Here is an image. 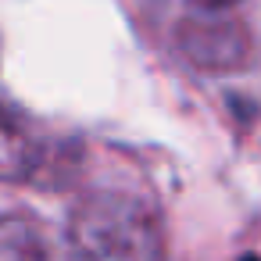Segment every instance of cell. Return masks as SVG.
I'll use <instances>...</instances> for the list:
<instances>
[{
    "instance_id": "6da1fadb",
    "label": "cell",
    "mask_w": 261,
    "mask_h": 261,
    "mask_svg": "<svg viewBox=\"0 0 261 261\" xmlns=\"http://www.w3.org/2000/svg\"><path fill=\"white\" fill-rule=\"evenodd\" d=\"M68 261H165L158 207L118 186L90 190L75 200L65 236Z\"/></svg>"
},
{
    "instance_id": "7a4b0ae2",
    "label": "cell",
    "mask_w": 261,
    "mask_h": 261,
    "mask_svg": "<svg viewBox=\"0 0 261 261\" xmlns=\"http://www.w3.org/2000/svg\"><path fill=\"white\" fill-rule=\"evenodd\" d=\"M186 58L200 68L211 72H225V68H240L247 61V33L232 22H190L179 36Z\"/></svg>"
},
{
    "instance_id": "3957f363",
    "label": "cell",
    "mask_w": 261,
    "mask_h": 261,
    "mask_svg": "<svg viewBox=\"0 0 261 261\" xmlns=\"http://www.w3.org/2000/svg\"><path fill=\"white\" fill-rule=\"evenodd\" d=\"M40 165V143L36 136L0 108V182H22Z\"/></svg>"
},
{
    "instance_id": "277c9868",
    "label": "cell",
    "mask_w": 261,
    "mask_h": 261,
    "mask_svg": "<svg viewBox=\"0 0 261 261\" xmlns=\"http://www.w3.org/2000/svg\"><path fill=\"white\" fill-rule=\"evenodd\" d=\"M0 261H50L43 229L33 218L4 215L0 218Z\"/></svg>"
},
{
    "instance_id": "5b68a950",
    "label": "cell",
    "mask_w": 261,
    "mask_h": 261,
    "mask_svg": "<svg viewBox=\"0 0 261 261\" xmlns=\"http://www.w3.org/2000/svg\"><path fill=\"white\" fill-rule=\"evenodd\" d=\"M200 8H207V11H222V8H232V4H240V0H197Z\"/></svg>"
},
{
    "instance_id": "8992f818",
    "label": "cell",
    "mask_w": 261,
    "mask_h": 261,
    "mask_svg": "<svg viewBox=\"0 0 261 261\" xmlns=\"http://www.w3.org/2000/svg\"><path fill=\"white\" fill-rule=\"evenodd\" d=\"M240 261H261V257H257V254H243Z\"/></svg>"
}]
</instances>
